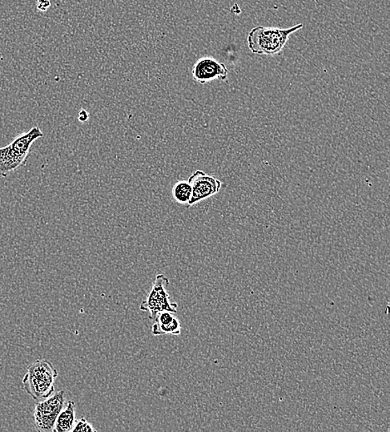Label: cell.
<instances>
[{
    "label": "cell",
    "mask_w": 390,
    "mask_h": 432,
    "mask_svg": "<svg viewBox=\"0 0 390 432\" xmlns=\"http://www.w3.org/2000/svg\"><path fill=\"white\" fill-rule=\"evenodd\" d=\"M303 27V23H299L288 28L263 26L253 28L247 37L249 50L255 54H279L287 45L289 36Z\"/></svg>",
    "instance_id": "obj_1"
},
{
    "label": "cell",
    "mask_w": 390,
    "mask_h": 432,
    "mask_svg": "<svg viewBox=\"0 0 390 432\" xmlns=\"http://www.w3.org/2000/svg\"><path fill=\"white\" fill-rule=\"evenodd\" d=\"M58 376V371L51 362L38 359L28 367L22 381L23 389L34 401H43L54 393Z\"/></svg>",
    "instance_id": "obj_2"
},
{
    "label": "cell",
    "mask_w": 390,
    "mask_h": 432,
    "mask_svg": "<svg viewBox=\"0 0 390 432\" xmlns=\"http://www.w3.org/2000/svg\"><path fill=\"white\" fill-rule=\"evenodd\" d=\"M170 285L168 278L163 274L156 276L154 285L146 300L140 305V310L150 313V318L154 320L156 315L163 311H170L172 313L178 312V305L171 302L170 296L167 292V287Z\"/></svg>",
    "instance_id": "obj_3"
},
{
    "label": "cell",
    "mask_w": 390,
    "mask_h": 432,
    "mask_svg": "<svg viewBox=\"0 0 390 432\" xmlns=\"http://www.w3.org/2000/svg\"><path fill=\"white\" fill-rule=\"evenodd\" d=\"M65 404V393L59 391L50 398L36 403L34 421L36 429L40 432L53 431L56 420Z\"/></svg>",
    "instance_id": "obj_4"
},
{
    "label": "cell",
    "mask_w": 390,
    "mask_h": 432,
    "mask_svg": "<svg viewBox=\"0 0 390 432\" xmlns=\"http://www.w3.org/2000/svg\"><path fill=\"white\" fill-rule=\"evenodd\" d=\"M192 187V196L188 205L198 204L201 201L216 195L222 188V181L216 177L207 175L203 171H196L188 179Z\"/></svg>",
    "instance_id": "obj_5"
},
{
    "label": "cell",
    "mask_w": 390,
    "mask_h": 432,
    "mask_svg": "<svg viewBox=\"0 0 390 432\" xmlns=\"http://www.w3.org/2000/svg\"><path fill=\"white\" fill-rule=\"evenodd\" d=\"M192 78L201 84L215 80L227 79L229 70L224 63L212 56H204L196 62L192 71Z\"/></svg>",
    "instance_id": "obj_6"
},
{
    "label": "cell",
    "mask_w": 390,
    "mask_h": 432,
    "mask_svg": "<svg viewBox=\"0 0 390 432\" xmlns=\"http://www.w3.org/2000/svg\"><path fill=\"white\" fill-rule=\"evenodd\" d=\"M154 321L152 333L155 336L165 334L179 335L182 332V324L179 318L170 311H163L159 313Z\"/></svg>",
    "instance_id": "obj_7"
},
{
    "label": "cell",
    "mask_w": 390,
    "mask_h": 432,
    "mask_svg": "<svg viewBox=\"0 0 390 432\" xmlns=\"http://www.w3.org/2000/svg\"><path fill=\"white\" fill-rule=\"evenodd\" d=\"M43 136V133L41 129L38 127H34L31 128L29 132L23 133V134L16 137V138L12 141L11 144H10V146L19 158L27 161L32 145H33L36 140L41 138Z\"/></svg>",
    "instance_id": "obj_8"
},
{
    "label": "cell",
    "mask_w": 390,
    "mask_h": 432,
    "mask_svg": "<svg viewBox=\"0 0 390 432\" xmlns=\"http://www.w3.org/2000/svg\"><path fill=\"white\" fill-rule=\"evenodd\" d=\"M26 161L15 154L9 146L0 148V176L6 177L22 167Z\"/></svg>",
    "instance_id": "obj_9"
},
{
    "label": "cell",
    "mask_w": 390,
    "mask_h": 432,
    "mask_svg": "<svg viewBox=\"0 0 390 432\" xmlns=\"http://www.w3.org/2000/svg\"><path fill=\"white\" fill-rule=\"evenodd\" d=\"M76 423L75 403L68 401L65 407L60 411L56 420L54 432H68L74 429Z\"/></svg>",
    "instance_id": "obj_10"
},
{
    "label": "cell",
    "mask_w": 390,
    "mask_h": 432,
    "mask_svg": "<svg viewBox=\"0 0 390 432\" xmlns=\"http://www.w3.org/2000/svg\"><path fill=\"white\" fill-rule=\"evenodd\" d=\"M172 198L181 205H188L192 196V187L188 181H180L172 187Z\"/></svg>",
    "instance_id": "obj_11"
},
{
    "label": "cell",
    "mask_w": 390,
    "mask_h": 432,
    "mask_svg": "<svg viewBox=\"0 0 390 432\" xmlns=\"http://www.w3.org/2000/svg\"><path fill=\"white\" fill-rule=\"evenodd\" d=\"M72 431L79 432V431H86V432H96V430L94 426H92V424L87 421L86 418L80 419L79 421L75 424L74 429Z\"/></svg>",
    "instance_id": "obj_12"
},
{
    "label": "cell",
    "mask_w": 390,
    "mask_h": 432,
    "mask_svg": "<svg viewBox=\"0 0 390 432\" xmlns=\"http://www.w3.org/2000/svg\"><path fill=\"white\" fill-rule=\"evenodd\" d=\"M51 6L50 0H37V9L41 12H45Z\"/></svg>",
    "instance_id": "obj_13"
},
{
    "label": "cell",
    "mask_w": 390,
    "mask_h": 432,
    "mask_svg": "<svg viewBox=\"0 0 390 432\" xmlns=\"http://www.w3.org/2000/svg\"><path fill=\"white\" fill-rule=\"evenodd\" d=\"M90 118V115L88 114V112L85 110H81L79 112V122H86V121Z\"/></svg>",
    "instance_id": "obj_14"
}]
</instances>
